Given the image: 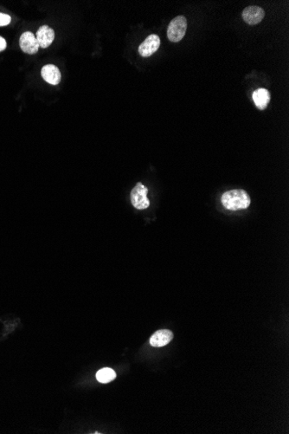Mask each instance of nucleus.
Listing matches in <instances>:
<instances>
[{
    "label": "nucleus",
    "instance_id": "3",
    "mask_svg": "<svg viewBox=\"0 0 289 434\" xmlns=\"http://www.w3.org/2000/svg\"><path fill=\"white\" fill-rule=\"evenodd\" d=\"M148 190L142 183L139 182L131 192V202L137 210H145L150 206V200L147 198Z\"/></svg>",
    "mask_w": 289,
    "mask_h": 434
},
{
    "label": "nucleus",
    "instance_id": "13",
    "mask_svg": "<svg viewBox=\"0 0 289 434\" xmlns=\"http://www.w3.org/2000/svg\"><path fill=\"white\" fill-rule=\"evenodd\" d=\"M6 41L2 37H0V52H3L6 49Z\"/></svg>",
    "mask_w": 289,
    "mask_h": 434
},
{
    "label": "nucleus",
    "instance_id": "2",
    "mask_svg": "<svg viewBox=\"0 0 289 434\" xmlns=\"http://www.w3.org/2000/svg\"><path fill=\"white\" fill-rule=\"evenodd\" d=\"M187 29V21L183 16H178L173 18L167 29V37L173 43L182 40Z\"/></svg>",
    "mask_w": 289,
    "mask_h": 434
},
{
    "label": "nucleus",
    "instance_id": "6",
    "mask_svg": "<svg viewBox=\"0 0 289 434\" xmlns=\"http://www.w3.org/2000/svg\"><path fill=\"white\" fill-rule=\"evenodd\" d=\"M243 18L247 23L250 25L257 24L264 19L265 12L259 6H249L244 9L243 12Z\"/></svg>",
    "mask_w": 289,
    "mask_h": 434
},
{
    "label": "nucleus",
    "instance_id": "4",
    "mask_svg": "<svg viewBox=\"0 0 289 434\" xmlns=\"http://www.w3.org/2000/svg\"><path fill=\"white\" fill-rule=\"evenodd\" d=\"M161 46V39L157 35H150L139 47V53L143 58H148L157 52Z\"/></svg>",
    "mask_w": 289,
    "mask_h": 434
},
{
    "label": "nucleus",
    "instance_id": "5",
    "mask_svg": "<svg viewBox=\"0 0 289 434\" xmlns=\"http://www.w3.org/2000/svg\"><path fill=\"white\" fill-rule=\"evenodd\" d=\"M19 45H20L21 49L24 53L30 55L36 54L39 49V44L37 42V38L31 32H23V34L21 35Z\"/></svg>",
    "mask_w": 289,
    "mask_h": 434
},
{
    "label": "nucleus",
    "instance_id": "10",
    "mask_svg": "<svg viewBox=\"0 0 289 434\" xmlns=\"http://www.w3.org/2000/svg\"><path fill=\"white\" fill-rule=\"evenodd\" d=\"M253 100L258 109L264 110L270 101V94L266 89H258L253 94Z\"/></svg>",
    "mask_w": 289,
    "mask_h": 434
},
{
    "label": "nucleus",
    "instance_id": "11",
    "mask_svg": "<svg viewBox=\"0 0 289 434\" xmlns=\"http://www.w3.org/2000/svg\"><path fill=\"white\" fill-rule=\"evenodd\" d=\"M115 377H116L115 372L111 368H102V369L99 370L96 374V379H97L98 381L103 383V384L114 380Z\"/></svg>",
    "mask_w": 289,
    "mask_h": 434
},
{
    "label": "nucleus",
    "instance_id": "1",
    "mask_svg": "<svg viewBox=\"0 0 289 434\" xmlns=\"http://www.w3.org/2000/svg\"><path fill=\"white\" fill-rule=\"evenodd\" d=\"M221 200L223 207L229 211L247 209L251 202L249 194L242 189L228 191L222 195Z\"/></svg>",
    "mask_w": 289,
    "mask_h": 434
},
{
    "label": "nucleus",
    "instance_id": "12",
    "mask_svg": "<svg viewBox=\"0 0 289 434\" xmlns=\"http://www.w3.org/2000/svg\"><path fill=\"white\" fill-rule=\"evenodd\" d=\"M11 21H12V17L9 15L0 12V26L8 25L9 23H11Z\"/></svg>",
    "mask_w": 289,
    "mask_h": 434
},
{
    "label": "nucleus",
    "instance_id": "8",
    "mask_svg": "<svg viewBox=\"0 0 289 434\" xmlns=\"http://www.w3.org/2000/svg\"><path fill=\"white\" fill-rule=\"evenodd\" d=\"M36 38H37L39 47H42L43 49L48 48L54 41V30L48 25L41 26L40 28L37 31Z\"/></svg>",
    "mask_w": 289,
    "mask_h": 434
},
{
    "label": "nucleus",
    "instance_id": "7",
    "mask_svg": "<svg viewBox=\"0 0 289 434\" xmlns=\"http://www.w3.org/2000/svg\"><path fill=\"white\" fill-rule=\"evenodd\" d=\"M41 75L45 82L51 85H58L62 79L60 70L53 64L44 65L41 70Z\"/></svg>",
    "mask_w": 289,
    "mask_h": 434
},
{
    "label": "nucleus",
    "instance_id": "9",
    "mask_svg": "<svg viewBox=\"0 0 289 434\" xmlns=\"http://www.w3.org/2000/svg\"><path fill=\"white\" fill-rule=\"evenodd\" d=\"M173 339V333L168 329L157 330L150 338V344L152 347L161 348L167 345Z\"/></svg>",
    "mask_w": 289,
    "mask_h": 434
}]
</instances>
